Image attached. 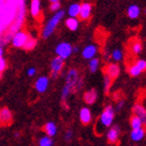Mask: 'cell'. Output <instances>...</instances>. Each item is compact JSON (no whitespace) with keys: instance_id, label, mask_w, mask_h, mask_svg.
Returning <instances> with one entry per match:
<instances>
[{"instance_id":"cell-1","label":"cell","mask_w":146,"mask_h":146,"mask_svg":"<svg viewBox=\"0 0 146 146\" xmlns=\"http://www.w3.org/2000/svg\"><path fill=\"white\" fill-rule=\"evenodd\" d=\"M18 2L19 1H5L0 11V29L2 31L9 27L14 21Z\"/></svg>"},{"instance_id":"cell-2","label":"cell","mask_w":146,"mask_h":146,"mask_svg":"<svg viewBox=\"0 0 146 146\" xmlns=\"http://www.w3.org/2000/svg\"><path fill=\"white\" fill-rule=\"evenodd\" d=\"M25 15H26V5H25L24 1H19L18 2V6H17V12H16V16L15 19L11 25H9V29L6 31V34L11 36L13 38V36L15 34H17L21 26L24 23V19H25Z\"/></svg>"},{"instance_id":"cell-3","label":"cell","mask_w":146,"mask_h":146,"mask_svg":"<svg viewBox=\"0 0 146 146\" xmlns=\"http://www.w3.org/2000/svg\"><path fill=\"white\" fill-rule=\"evenodd\" d=\"M114 117H115V110L112 106H107L104 108V112L99 117V120H98V123L96 125V128L100 127V131L99 134L104 133V129L110 126H112L113 121H114Z\"/></svg>"},{"instance_id":"cell-4","label":"cell","mask_w":146,"mask_h":146,"mask_svg":"<svg viewBox=\"0 0 146 146\" xmlns=\"http://www.w3.org/2000/svg\"><path fill=\"white\" fill-rule=\"evenodd\" d=\"M64 16H65V11L61 9V11H58V12L55 13L54 15L50 18V20L47 22V24L45 25V27L43 28V31H42V36L44 39H48L49 36L54 33L55 28H56L58 24L60 23V21L64 18Z\"/></svg>"},{"instance_id":"cell-5","label":"cell","mask_w":146,"mask_h":146,"mask_svg":"<svg viewBox=\"0 0 146 146\" xmlns=\"http://www.w3.org/2000/svg\"><path fill=\"white\" fill-rule=\"evenodd\" d=\"M82 79L79 76V72L77 69L72 68L67 72L66 75V86H68L71 89V91H76L82 89Z\"/></svg>"},{"instance_id":"cell-6","label":"cell","mask_w":146,"mask_h":146,"mask_svg":"<svg viewBox=\"0 0 146 146\" xmlns=\"http://www.w3.org/2000/svg\"><path fill=\"white\" fill-rule=\"evenodd\" d=\"M55 53L63 61L72 54V45L68 42H62L55 47Z\"/></svg>"},{"instance_id":"cell-7","label":"cell","mask_w":146,"mask_h":146,"mask_svg":"<svg viewBox=\"0 0 146 146\" xmlns=\"http://www.w3.org/2000/svg\"><path fill=\"white\" fill-rule=\"evenodd\" d=\"M31 36L24 31H19L17 34H15L12 38V44L14 47H23L25 43L27 42V40Z\"/></svg>"},{"instance_id":"cell-8","label":"cell","mask_w":146,"mask_h":146,"mask_svg":"<svg viewBox=\"0 0 146 146\" xmlns=\"http://www.w3.org/2000/svg\"><path fill=\"white\" fill-rule=\"evenodd\" d=\"M64 68V61L60 58L58 56L52 58L51 63H50V69H51V76L52 78H56L61 71Z\"/></svg>"},{"instance_id":"cell-9","label":"cell","mask_w":146,"mask_h":146,"mask_svg":"<svg viewBox=\"0 0 146 146\" xmlns=\"http://www.w3.org/2000/svg\"><path fill=\"white\" fill-rule=\"evenodd\" d=\"M146 69V62L144 60H138L134 65H131L128 72L131 76H139Z\"/></svg>"},{"instance_id":"cell-10","label":"cell","mask_w":146,"mask_h":146,"mask_svg":"<svg viewBox=\"0 0 146 146\" xmlns=\"http://www.w3.org/2000/svg\"><path fill=\"white\" fill-rule=\"evenodd\" d=\"M13 122V113L7 108H2L0 110V125L9 126Z\"/></svg>"},{"instance_id":"cell-11","label":"cell","mask_w":146,"mask_h":146,"mask_svg":"<svg viewBox=\"0 0 146 146\" xmlns=\"http://www.w3.org/2000/svg\"><path fill=\"white\" fill-rule=\"evenodd\" d=\"M49 86V78L47 76H40L35 82V88L39 93H44L47 91Z\"/></svg>"},{"instance_id":"cell-12","label":"cell","mask_w":146,"mask_h":146,"mask_svg":"<svg viewBox=\"0 0 146 146\" xmlns=\"http://www.w3.org/2000/svg\"><path fill=\"white\" fill-rule=\"evenodd\" d=\"M104 73L111 79H114L116 77H118L119 74H120V67H119L118 64H115V63L109 64L107 67L104 68Z\"/></svg>"},{"instance_id":"cell-13","label":"cell","mask_w":146,"mask_h":146,"mask_svg":"<svg viewBox=\"0 0 146 146\" xmlns=\"http://www.w3.org/2000/svg\"><path fill=\"white\" fill-rule=\"evenodd\" d=\"M119 135H120V127L119 125H114L110 128L107 134V139L110 143L115 144L119 140Z\"/></svg>"},{"instance_id":"cell-14","label":"cell","mask_w":146,"mask_h":146,"mask_svg":"<svg viewBox=\"0 0 146 146\" xmlns=\"http://www.w3.org/2000/svg\"><path fill=\"white\" fill-rule=\"evenodd\" d=\"M92 14V4L89 2H84L80 4V9H79V18L82 20H88L91 17Z\"/></svg>"},{"instance_id":"cell-15","label":"cell","mask_w":146,"mask_h":146,"mask_svg":"<svg viewBox=\"0 0 146 146\" xmlns=\"http://www.w3.org/2000/svg\"><path fill=\"white\" fill-rule=\"evenodd\" d=\"M97 53V47L94 44H89L86 46L82 50V58L86 60H92L95 58V55Z\"/></svg>"},{"instance_id":"cell-16","label":"cell","mask_w":146,"mask_h":146,"mask_svg":"<svg viewBox=\"0 0 146 146\" xmlns=\"http://www.w3.org/2000/svg\"><path fill=\"white\" fill-rule=\"evenodd\" d=\"M79 119H80V122L82 124H89L90 122L92 121V114L91 111L89 108H82L80 109V112H79Z\"/></svg>"},{"instance_id":"cell-17","label":"cell","mask_w":146,"mask_h":146,"mask_svg":"<svg viewBox=\"0 0 146 146\" xmlns=\"http://www.w3.org/2000/svg\"><path fill=\"white\" fill-rule=\"evenodd\" d=\"M133 111H134L135 116L139 117V118L141 119V121L145 124V122H146V110H145V108H144L143 104H136L134 106V108H133Z\"/></svg>"},{"instance_id":"cell-18","label":"cell","mask_w":146,"mask_h":146,"mask_svg":"<svg viewBox=\"0 0 146 146\" xmlns=\"http://www.w3.org/2000/svg\"><path fill=\"white\" fill-rule=\"evenodd\" d=\"M97 97H98L97 90L96 89H91V90H89V91H87L85 93V95H84V100H85L86 104H93L95 101L97 100Z\"/></svg>"},{"instance_id":"cell-19","label":"cell","mask_w":146,"mask_h":146,"mask_svg":"<svg viewBox=\"0 0 146 146\" xmlns=\"http://www.w3.org/2000/svg\"><path fill=\"white\" fill-rule=\"evenodd\" d=\"M31 14L35 18H39L41 15V2L39 0H33L31 4Z\"/></svg>"},{"instance_id":"cell-20","label":"cell","mask_w":146,"mask_h":146,"mask_svg":"<svg viewBox=\"0 0 146 146\" xmlns=\"http://www.w3.org/2000/svg\"><path fill=\"white\" fill-rule=\"evenodd\" d=\"M144 137H145V129L143 127L139 128V129H133L131 133V139L135 142L143 140Z\"/></svg>"},{"instance_id":"cell-21","label":"cell","mask_w":146,"mask_h":146,"mask_svg":"<svg viewBox=\"0 0 146 146\" xmlns=\"http://www.w3.org/2000/svg\"><path fill=\"white\" fill-rule=\"evenodd\" d=\"M44 131L47 134L48 137H53L56 135V131H58V127H56V124L54 122H47L45 125H44Z\"/></svg>"},{"instance_id":"cell-22","label":"cell","mask_w":146,"mask_h":146,"mask_svg":"<svg viewBox=\"0 0 146 146\" xmlns=\"http://www.w3.org/2000/svg\"><path fill=\"white\" fill-rule=\"evenodd\" d=\"M141 14V9L140 7L136 4H133V5H129L127 9V16L131 19H137Z\"/></svg>"},{"instance_id":"cell-23","label":"cell","mask_w":146,"mask_h":146,"mask_svg":"<svg viewBox=\"0 0 146 146\" xmlns=\"http://www.w3.org/2000/svg\"><path fill=\"white\" fill-rule=\"evenodd\" d=\"M79 9H80L79 3H72L68 9V14L70 16V18H76L79 15Z\"/></svg>"},{"instance_id":"cell-24","label":"cell","mask_w":146,"mask_h":146,"mask_svg":"<svg viewBox=\"0 0 146 146\" xmlns=\"http://www.w3.org/2000/svg\"><path fill=\"white\" fill-rule=\"evenodd\" d=\"M78 25H79L78 20L76 18H68L67 20H66V26L72 31H76V29L78 28Z\"/></svg>"},{"instance_id":"cell-25","label":"cell","mask_w":146,"mask_h":146,"mask_svg":"<svg viewBox=\"0 0 146 146\" xmlns=\"http://www.w3.org/2000/svg\"><path fill=\"white\" fill-rule=\"evenodd\" d=\"M131 126L133 129H139V128H142L143 126V122L141 121V119L137 116H133L131 118Z\"/></svg>"},{"instance_id":"cell-26","label":"cell","mask_w":146,"mask_h":146,"mask_svg":"<svg viewBox=\"0 0 146 146\" xmlns=\"http://www.w3.org/2000/svg\"><path fill=\"white\" fill-rule=\"evenodd\" d=\"M98 67H99V58H92V60H90V62H89V69H90V71L92 73L96 72Z\"/></svg>"},{"instance_id":"cell-27","label":"cell","mask_w":146,"mask_h":146,"mask_svg":"<svg viewBox=\"0 0 146 146\" xmlns=\"http://www.w3.org/2000/svg\"><path fill=\"white\" fill-rule=\"evenodd\" d=\"M143 50V47H142V44L139 41H136L131 44V51L134 54H140L141 52Z\"/></svg>"},{"instance_id":"cell-28","label":"cell","mask_w":146,"mask_h":146,"mask_svg":"<svg viewBox=\"0 0 146 146\" xmlns=\"http://www.w3.org/2000/svg\"><path fill=\"white\" fill-rule=\"evenodd\" d=\"M52 145H53V140H52V138L48 137V136L42 137L39 140V146H52Z\"/></svg>"},{"instance_id":"cell-29","label":"cell","mask_w":146,"mask_h":146,"mask_svg":"<svg viewBox=\"0 0 146 146\" xmlns=\"http://www.w3.org/2000/svg\"><path fill=\"white\" fill-rule=\"evenodd\" d=\"M112 58H113V61H115V62L121 61L122 58H123V52H122V50H120V49H115V50H113Z\"/></svg>"},{"instance_id":"cell-30","label":"cell","mask_w":146,"mask_h":146,"mask_svg":"<svg viewBox=\"0 0 146 146\" xmlns=\"http://www.w3.org/2000/svg\"><path fill=\"white\" fill-rule=\"evenodd\" d=\"M36 45V40L34 39V38H29L27 40V42L25 43V45L23 46V48L26 49V50H31V49H34Z\"/></svg>"},{"instance_id":"cell-31","label":"cell","mask_w":146,"mask_h":146,"mask_svg":"<svg viewBox=\"0 0 146 146\" xmlns=\"http://www.w3.org/2000/svg\"><path fill=\"white\" fill-rule=\"evenodd\" d=\"M70 93H71V89L69 88L68 86H65L64 88H63V90H62V95H61V98L64 104H66V100H67V98L69 97Z\"/></svg>"},{"instance_id":"cell-32","label":"cell","mask_w":146,"mask_h":146,"mask_svg":"<svg viewBox=\"0 0 146 146\" xmlns=\"http://www.w3.org/2000/svg\"><path fill=\"white\" fill-rule=\"evenodd\" d=\"M104 91L106 93H108L111 88V86H112V79L110 78L109 76L104 75Z\"/></svg>"},{"instance_id":"cell-33","label":"cell","mask_w":146,"mask_h":146,"mask_svg":"<svg viewBox=\"0 0 146 146\" xmlns=\"http://www.w3.org/2000/svg\"><path fill=\"white\" fill-rule=\"evenodd\" d=\"M60 7H61V3H60V1H58V0H52L51 4H50V11H52V12H56V11L60 9Z\"/></svg>"},{"instance_id":"cell-34","label":"cell","mask_w":146,"mask_h":146,"mask_svg":"<svg viewBox=\"0 0 146 146\" xmlns=\"http://www.w3.org/2000/svg\"><path fill=\"white\" fill-rule=\"evenodd\" d=\"M72 137H73V131H71V129H68V131L65 133V141H66V142H69V141H71Z\"/></svg>"},{"instance_id":"cell-35","label":"cell","mask_w":146,"mask_h":146,"mask_svg":"<svg viewBox=\"0 0 146 146\" xmlns=\"http://www.w3.org/2000/svg\"><path fill=\"white\" fill-rule=\"evenodd\" d=\"M5 68H6V62H5V60L3 58V56H1V58H0V73L5 70Z\"/></svg>"},{"instance_id":"cell-36","label":"cell","mask_w":146,"mask_h":146,"mask_svg":"<svg viewBox=\"0 0 146 146\" xmlns=\"http://www.w3.org/2000/svg\"><path fill=\"white\" fill-rule=\"evenodd\" d=\"M36 73V68H34V67L29 68V69L27 70V75L28 76H34Z\"/></svg>"},{"instance_id":"cell-37","label":"cell","mask_w":146,"mask_h":146,"mask_svg":"<svg viewBox=\"0 0 146 146\" xmlns=\"http://www.w3.org/2000/svg\"><path fill=\"white\" fill-rule=\"evenodd\" d=\"M123 106H124V101H123V100L118 101V104H117V110H118V111H120V110L123 108Z\"/></svg>"},{"instance_id":"cell-38","label":"cell","mask_w":146,"mask_h":146,"mask_svg":"<svg viewBox=\"0 0 146 146\" xmlns=\"http://www.w3.org/2000/svg\"><path fill=\"white\" fill-rule=\"evenodd\" d=\"M79 48L78 47H72V53L73 52H78Z\"/></svg>"},{"instance_id":"cell-39","label":"cell","mask_w":146,"mask_h":146,"mask_svg":"<svg viewBox=\"0 0 146 146\" xmlns=\"http://www.w3.org/2000/svg\"><path fill=\"white\" fill-rule=\"evenodd\" d=\"M14 136H15V138H19V136H20V134H19L18 131H16L15 134H14Z\"/></svg>"}]
</instances>
